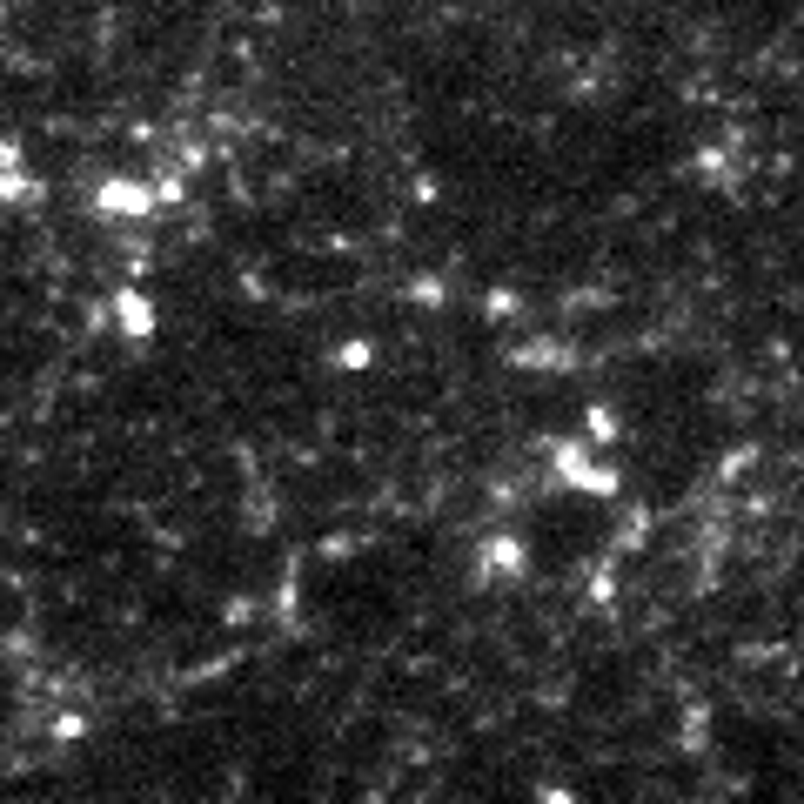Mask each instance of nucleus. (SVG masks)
I'll list each match as a JSON object with an SVG mask.
<instances>
[{
	"mask_svg": "<svg viewBox=\"0 0 804 804\" xmlns=\"http://www.w3.org/2000/svg\"><path fill=\"white\" fill-rule=\"evenodd\" d=\"M121 322H128L134 335H148V329H155V309H148L141 295H128V302H121Z\"/></svg>",
	"mask_w": 804,
	"mask_h": 804,
	"instance_id": "obj_1",
	"label": "nucleus"
}]
</instances>
